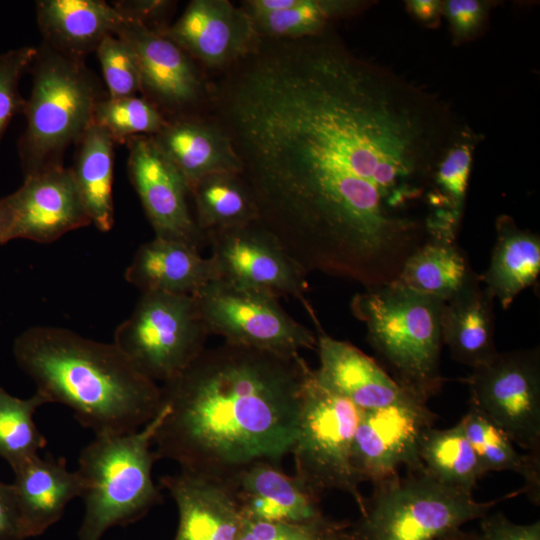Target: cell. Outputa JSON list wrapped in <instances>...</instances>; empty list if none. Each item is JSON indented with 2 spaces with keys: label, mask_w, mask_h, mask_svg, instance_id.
Wrapping results in <instances>:
<instances>
[{
  "label": "cell",
  "mask_w": 540,
  "mask_h": 540,
  "mask_svg": "<svg viewBox=\"0 0 540 540\" xmlns=\"http://www.w3.org/2000/svg\"><path fill=\"white\" fill-rule=\"evenodd\" d=\"M259 221L308 274L390 284L429 237L428 197L470 129L437 95L331 29L260 38L207 80Z\"/></svg>",
  "instance_id": "obj_1"
},
{
  "label": "cell",
  "mask_w": 540,
  "mask_h": 540,
  "mask_svg": "<svg viewBox=\"0 0 540 540\" xmlns=\"http://www.w3.org/2000/svg\"><path fill=\"white\" fill-rule=\"evenodd\" d=\"M310 370L281 356L223 343L205 349L164 382V415L153 439L158 458L181 471L230 479L257 462L290 455Z\"/></svg>",
  "instance_id": "obj_2"
},
{
  "label": "cell",
  "mask_w": 540,
  "mask_h": 540,
  "mask_svg": "<svg viewBox=\"0 0 540 540\" xmlns=\"http://www.w3.org/2000/svg\"><path fill=\"white\" fill-rule=\"evenodd\" d=\"M13 354L49 403L69 407L95 436L137 431L160 410L161 387L114 343L61 327L35 326L16 338Z\"/></svg>",
  "instance_id": "obj_3"
},
{
  "label": "cell",
  "mask_w": 540,
  "mask_h": 540,
  "mask_svg": "<svg viewBox=\"0 0 540 540\" xmlns=\"http://www.w3.org/2000/svg\"><path fill=\"white\" fill-rule=\"evenodd\" d=\"M443 304L390 283L356 294L350 305L388 374L407 393L426 403L443 384Z\"/></svg>",
  "instance_id": "obj_4"
},
{
  "label": "cell",
  "mask_w": 540,
  "mask_h": 540,
  "mask_svg": "<svg viewBox=\"0 0 540 540\" xmlns=\"http://www.w3.org/2000/svg\"><path fill=\"white\" fill-rule=\"evenodd\" d=\"M164 415L141 429L121 435L95 436L81 451L78 473L84 481V514L79 540H102L115 526H127L145 517L163 500L152 477L158 460L153 447L155 432Z\"/></svg>",
  "instance_id": "obj_5"
},
{
  "label": "cell",
  "mask_w": 540,
  "mask_h": 540,
  "mask_svg": "<svg viewBox=\"0 0 540 540\" xmlns=\"http://www.w3.org/2000/svg\"><path fill=\"white\" fill-rule=\"evenodd\" d=\"M352 540H440L482 519L499 502L517 494L478 501L473 492L443 484L423 470L399 473L373 485Z\"/></svg>",
  "instance_id": "obj_6"
},
{
  "label": "cell",
  "mask_w": 540,
  "mask_h": 540,
  "mask_svg": "<svg viewBox=\"0 0 540 540\" xmlns=\"http://www.w3.org/2000/svg\"><path fill=\"white\" fill-rule=\"evenodd\" d=\"M95 83L77 60L42 53L25 104L27 129L20 142L25 177L57 165L54 156L79 140L93 120Z\"/></svg>",
  "instance_id": "obj_7"
},
{
  "label": "cell",
  "mask_w": 540,
  "mask_h": 540,
  "mask_svg": "<svg viewBox=\"0 0 540 540\" xmlns=\"http://www.w3.org/2000/svg\"><path fill=\"white\" fill-rule=\"evenodd\" d=\"M361 409L308 371L302 393L296 438L291 450L294 475L319 496L337 490L349 494L359 512L362 484L352 464V446Z\"/></svg>",
  "instance_id": "obj_8"
},
{
  "label": "cell",
  "mask_w": 540,
  "mask_h": 540,
  "mask_svg": "<svg viewBox=\"0 0 540 540\" xmlns=\"http://www.w3.org/2000/svg\"><path fill=\"white\" fill-rule=\"evenodd\" d=\"M209 335L194 296L146 292L113 343L141 374L164 383L199 357Z\"/></svg>",
  "instance_id": "obj_9"
},
{
  "label": "cell",
  "mask_w": 540,
  "mask_h": 540,
  "mask_svg": "<svg viewBox=\"0 0 540 540\" xmlns=\"http://www.w3.org/2000/svg\"><path fill=\"white\" fill-rule=\"evenodd\" d=\"M194 297L210 335L224 343L286 357L316 348L317 336L273 296L213 280Z\"/></svg>",
  "instance_id": "obj_10"
},
{
  "label": "cell",
  "mask_w": 540,
  "mask_h": 540,
  "mask_svg": "<svg viewBox=\"0 0 540 540\" xmlns=\"http://www.w3.org/2000/svg\"><path fill=\"white\" fill-rule=\"evenodd\" d=\"M470 406L527 453L540 454V354L515 350L472 369Z\"/></svg>",
  "instance_id": "obj_11"
},
{
  "label": "cell",
  "mask_w": 540,
  "mask_h": 540,
  "mask_svg": "<svg viewBox=\"0 0 540 540\" xmlns=\"http://www.w3.org/2000/svg\"><path fill=\"white\" fill-rule=\"evenodd\" d=\"M217 279L234 287L273 296L293 297L307 310V273L261 222L206 235Z\"/></svg>",
  "instance_id": "obj_12"
},
{
  "label": "cell",
  "mask_w": 540,
  "mask_h": 540,
  "mask_svg": "<svg viewBox=\"0 0 540 540\" xmlns=\"http://www.w3.org/2000/svg\"><path fill=\"white\" fill-rule=\"evenodd\" d=\"M435 419L427 403L413 396L363 410L352 446V464L360 482L374 485L398 474L400 467L422 470L421 438Z\"/></svg>",
  "instance_id": "obj_13"
},
{
  "label": "cell",
  "mask_w": 540,
  "mask_h": 540,
  "mask_svg": "<svg viewBox=\"0 0 540 540\" xmlns=\"http://www.w3.org/2000/svg\"><path fill=\"white\" fill-rule=\"evenodd\" d=\"M114 34L132 51L142 90L148 93L157 108L177 114L205 108L207 77L197 63L160 29L123 16Z\"/></svg>",
  "instance_id": "obj_14"
},
{
  "label": "cell",
  "mask_w": 540,
  "mask_h": 540,
  "mask_svg": "<svg viewBox=\"0 0 540 540\" xmlns=\"http://www.w3.org/2000/svg\"><path fill=\"white\" fill-rule=\"evenodd\" d=\"M128 174L156 237L188 243H206L187 203V184L154 143L151 136L129 140Z\"/></svg>",
  "instance_id": "obj_15"
},
{
  "label": "cell",
  "mask_w": 540,
  "mask_h": 540,
  "mask_svg": "<svg viewBox=\"0 0 540 540\" xmlns=\"http://www.w3.org/2000/svg\"><path fill=\"white\" fill-rule=\"evenodd\" d=\"M10 240L53 242L69 231L91 224L72 170L60 164L26 176L22 186L5 197Z\"/></svg>",
  "instance_id": "obj_16"
},
{
  "label": "cell",
  "mask_w": 540,
  "mask_h": 540,
  "mask_svg": "<svg viewBox=\"0 0 540 540\" xmlns=\"http://www.w3.org/2000/svg\"><path fill=\"white\" fill-rule=\"evenodd\" d=\"M160 30L211 73L236 62L259 40L249 16L227 0H193L172 26Z\"/></svg>",
  "instance_id": "obj_17"
},
{
  "label": "cell",
  "mask_w": 540,
  "mask_h": 540,
  "mask_svg": "<svg viewBox=\"0 0 540 540\" xmlns=\"http://www.w3.org/2000/svg\"><path fill=\"white\" fill-rule=\"evenodd\" d=\"M159 481L177 507L173 540L238 539L243 515L229 480L180 470Z\"/></svg>",
  "instance_id": "obj_18"
},
{
  "label": "cell",
  "mask_w": 540,
  "mask_h": 540,
  "mask_svg": "<svg viewBox=\"0 0 540 540\" xmlns=\"http://www.w3.org/2000/svg\"><path fill=\"white\" fill-rule=\"evenodd\" d=\"M228 480L243 518L302 523L324 516L321 496L294 474L285 473L280 464L257 462Z\"/></svg>",
  "instance_id": "obj_19"
},
{
  "label": "cell",
  "mask_w": 540,
  "mask_h": 540,
  "mask_svg": "<svg viewBox=\"0 0 540 540\" xmlns=\"http://www.w3.org/2000/svg\"><path fill=\"white\" fill-rule=\"evenodd\" d=\"M316 348L320 363L315 370L318 379L359 409L374 410L412 396L354 345L319 331Z\"/></svg>",
  "instance_id": "obj_20"
},
{
  "label": "cell",
  "mask_w": 540,
  "mask_h": 540,
  "mask_svg": "<svg viewBox=\"0 0 540 540\" xmlns=\"http://www.w3.org/2000/svg\"><path fill=\"white\" fill-rule=\"evenodd\" d=\"M14 488L25 538L46 532L63 516L67 505L82 496L85 485L64 458L37 456L13 471Z\"/></svg>",
  "instance_id": "obj_21"
},
{
  "label": "cell",
  "mask_w": 540,
  "mask_h": 540,
  "mask_svg": "<svg viewBox=\"0 0 540 540\" xmlns=\"http://www.w3.org/2000/svg\"><path fill=\"white\" fill-rule=\"evenodd\" d=\"M124 276L142 293L189 296L217 279L211 258L202 257L198 248L156 236L138 248Z\"/></svg>",
  "instance_id": "obj_22"
},
{
  "label": "cell",
  "mask_w": 540,
  "mask_h": 540,
  "mask_svg": "<svg viewBox=\"0 0 540 540\" xmlns=\"http://www.w3.org/2000/svg\"><path fill=\"white\" fill-rule=\"evenodd\" d=\"M151 137L159 150L182 175L189 193L208 175L240 174V163L229 139L207 117L176 118L168 121Z\"/></svg>",
  "instance_id": "obj_23"
},
{
  "label": "cell",
  "mask_w": 540,
  "mask_h": 540,
  "mask_svg": "<svg viewBox=\"0 0 540 540\" xmlns=\"http://www.w3.org/2000/svg\"><path fill=\"white\" fill-rule=\"evenodd\" d=\"M494 301L475 274L443 304V344L455 361L471 369L489 363L499 353L494 339Z\"/></svg>",
  "instance_id": "obj_24"
},
{
  "label": "cell",
  "mask_w": 540,
  "mask_h": 540,
  "mask_svg": "<svg viewBox=\"0 0 540 540\" xmlns=\"http://www.w3.org/2000/svg\"><path fill=\"white\" fill-rule=\"evenodd\" d=\"M496 238L486 271L479 276L489 295L507 309L540 272V237L508 215L497 218Z\"/></svg>",
  "instance_id": "obj_25"
},
{
  "label": "cell",
  "mask_w": 540,
  "mask_h": 540,
  "mask_svg": "<svg viewBox=\"0 0 540 540\" xmlns=\"http://www.w3.org/2000/svg\"><path fill=\"white\" fill-rule=\"evenodd\" d=\"M37 17L45 36L72 54L97 48L123 19L114 6L98 0L39 1Z\"/></svg>",
  "instance_id": "obj_26"
},
{
  "label": "cell",
  "mask_w": 540,
  "mask_h": 540,
  "mask_svg": "<svg viewBox=\"0 0 540 540\" xmlns=\"http://www.w3.org/2000/svg\"><path fill=\"white\" fill-rule=\"evenodd\" d=\"M475 274L456 241L428 238L406 259L392 283L446 302Z\"/></svg>",
  "instance_id": "obj_27"
},
{
  "label": "cell",
  "mask_w": 540,
  "mask_h": 540,
  "mask_svg": "<svg viewBox=\"0 0 540 540\" xmlns=\"http://www.w3.org/2000/svg\"><path fill=\"white\" fill-rule=\"evenodd\" d=\"M477 140L478 137L469 129L438 165L428 198L429 238L456 241Z\"/></svg>",
  "instance_id": "obj_28"
},
{
  "label": "cell",
  "mask_w": 540,
  "mask_h": 540,
  "mask_svg": "<svg viewBox=\"0 0 540 540\" xmlns=\"http://www.w3.org/2000/svg\"><path fill=\"white\" fill-rule=\"evenodd\" d=\"M80 140L72 174L86 212L98 230L108 232L114 224L112 198L113 139L93 121Z\"/></svg>",
  "instance_id": "obj_29"
},
{
  "label": "cell",
  "mask_w": 540,
  "mask_h": 540,
  "mask_svg": "<svg viewBox=\"0 0 540 540\" xmlns=\"http://www.w3.org/2000/svg\"><path fill=\"white\" fill-rule=\"evenodd\" d=\"M190 194L195 203V222L205 238L208 233L259 220L254 198L240 174L208 175Z\"/></svg>",
  "instance_id": "obj_30"
},
{
  "label": "cell",
  "mask_w": 540,
  "mask_h": 540,
  "mask_svg": "<svg viewBox=\"0 0 540 540\" xmlns=\"http://www.w3.org/2000/svg\"><path fill=\"white\" fill-rule=\"evenodd\" d=\"M459 423L485 474L511 471L524 479V493L540 503V454H520L509 437L470 406Z\"/></svg>",
  "instance_id": "obj_31"
},
{
  "label": "cell",
  "mask_w": 540,
  "mask_h": 540,
  "mask_svg": "<svg viewBox=\"0 0 540 540\" xmlns=\"http://www.w3.org/2000/svg\"><path fill=\"white\" fill-rule=\"evenodd\" d=\"M422 470L435 480L470 492L485 472L458 422L447 429L434 427L421 438Z\"/></svg>",
  "instance_id": "obj_32"
},
{
  "label": "cell",
  "mask_w": 540,
  "mask_h": 540,
  "mask_svg": "<svg viewBox=\"0 0 540 540\" xmlns=\"http://www.w3.org/2000/svg\"><path fill=\"white\" fill-rule=\"evenodd\" d=\"M367 2L356 0H295L289 9L249 17L259 38L294 40L330 29V23L359 12Z\"/></svg>",
  "instance_id": "obj_33"
},
{
  "label": "cell",
  "mask_w": 540,
  "mask_h": 540,
  "mask_svg": "<svg viewBox=\"0 0 540 540\" xmlns=\"http://www.w3.org/2000/svg\"><path fill=\"white\" fill-rule=\"evenodd\" d=\"M45 404L49 400L38 390L22 399L0 386V457L13 471L39 456L47 445L46 437L34 422L35 412Z\"/></svg>",
  "instance_id": "obj_34"
},
{
  "label": "cell",
  "mask_w": 540,
  "mask_h": 540,
  "mask_svg": "<svg viewBox=\"0 0 540 540\" xmlns=\"http://www.w3.org/2000/svg\"><path fill=\"white\" fill-rule=\"evenodd\" d=\"M92 121L106 129L114 141L153 136L168 123L151 101L136 96L98 101Z\"/></svg>",
  "instance_id": "obj_35"
},
{
  "label": "cell",
  "mask_w": 540,
  "mask_h": 540,
  "mask_svg": "<svg viewBox=\"0 0 540 540\" xmlns=\"http://www.w3.org/2000/svg\"><path fill=\"white\" fill-rule=\"evenodd\" d=\"M351 525L325 515L302 523L243 518L237 540H352Z\"/></svg>",
  "instance_id": "obj_36"
},
{
  "label": "cell",
  "mask_w": 540,
  "mask_h": 540,
  "mask_svg": "<svg viewBox=\"0 0 540 540\" xmlns=\"http://www.w3.org/2000/svg\"><path fill=\"white\" fill-rule=\"evenodd\" d=\"M97 54L102 66L109 98L135 96L142 90L140 73L128 45L115 34L104 37Z\"/></svg>",
  "instance_id": "obj_37"
},
{
  "label": "cell",
  "mask_w": 540,
  "mask_h": 540,
  "mask_svg": "<svg viewBox=\"0 0 540 540\" xmlns=\"http://www.w3.org/2000/svg\"><path fill=\"white\" fill-rule=\"evenodd\" d=\"M37 49L22 47L0 55V138L12 117L26 102L18 91L23 71L36 59Z\"/></svg>",
  "instance_id": "obj_38"
},
{
  "label": "cell",
  "mask_w": 540,
  "mask_h": 540,
  "mask_svg": "<svg viewBox=\"0 0 540 540\" xmlns=\"http://www.w3.org/2000/svg\"><path fill=\"white\" fill-rule=\"evenodd\" d=\"M442 13L446 16L456 43L477 36L488 16V3L478 0H448L442 2Z\"/></svg>",
  "instance_id": "obj_39"
},
{
  "label": "cell",
  "mask_w": 540,
  "mask_h": 540,
  "mask_svg": "<svg viewBox=\"0 0 540 540\" xmlns=\"http://www.w3.org/2000/svg\"><path fill=\"white\" fill-rule=\"evenodd\" d=\"M476 540H540V521L518 524L503 513L484 516Z\"/></svg>",
  "instance_id": "obj_40"
},
{
  "label": "cell",
  "mask_w": 540,
  "mask_h": 540,
  "mask_svg": "<svg viewBox=\"0 0 540 540\" xmlns=\"http://www.w3.org/2000/svg\"><path fill=\"white\" fill-rule=\"evenodd\" d=\"M0 540H26L12 484L0 481Z\"/></svg>",
  "instance_id": "obj_41"
},
{
  "label": "cell",
  "mask_w": 540,
  "mask_h": 540,
  "mask_svg": "<svg viewBox=\"0 0 540 540\" xmlns=\"http://www.w3.org/2000/svg\"><path fill=\"white\" fill-rule=\"evenodd\" d=\"M171 4L169 1H129L117 4L114 7L126 18L134 19L146 24V20L163 14Z\"/></svg>",
  "instance_id": "obj_42"
},
{
  "label": "cell",
  "mask_w": 540,
  "mask_h": 540,
  "mask_svg": "<svg viewBox=\"0 0 540 540\" xmlns=\"http://www.w3.org/2000/svg\"><path fill=\"white\" fill-rule=\"evenodd\" d=\"M407 7L416 20L429 26L437 23L442 13V2L438 0H411Z\"/></svg>",
  "instance_id": "obj_43"
},
{
  "label": "cell",
  "mask_w": 540,
  "mask_h": 540,
  "mask_svg": "<svg viewBox=\"0 0 540 540\" xmlns=\"http://www.w3.org/2000/svg\"><path fill=\"white\" fill-rule=\"evenodd\" d=\"M8 241H10V217L4 197L0 199V245Z\"/></svg>",
  "instance_id": "obj_44"
},
{
  "label": "cell",
  "mask_w": 540,
  "mask_h": 540,
  "mask_svg": "<svg viewBox=\"0 0 540 540\" xmlns=\"http://www.w3.org/2000/svg\"><path fill=\"white\" fill-rule=\"evenodd\" d=\"M440 540H476V533H470L460 529Z\"/></svg>",
  "instance_id": "obj_45"
}]
</instances>
